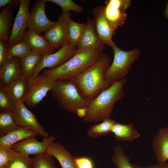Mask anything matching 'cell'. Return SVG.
<instances>
[{
  "label": "cell",
  "instance_id": "1",
  "mask_svg": "<svg viewBox=\"0 0 168 168\" xmlns=\"http://www.w3.org/2000/svg\"><path fill=\"white\" fill-rule=\"evenodd\" d=\"M111 64L103 52L93 64L79 76L71 79L81 96L89 102L106 89L105 75Z\"/></svg>",
  "mask_w": 168,
  "mask_h": 168
},
{
  "label": "cell",
  "instance_id": "2",
  "mask_svg": "<svg viewBox=\"0 0 168 168\" xmlns=\"http://www.w3.org/2000/svg\"><path fill=\"white\" fill-rule=\"evenodd\" d=\"M124 78L104 90L89 102L83 120L85 123H98L110 118L115 103L125 96L123 87L126 83Z\"/></svg>",
  "mask_w": 168,
  "mask_h": 168
},
{
  "label": "cell",
  "instance_id": "3",
  "mask_svg": "<svg viewBox=\"0 0 168 168\" xmlns=\"http://www.w3.org/2000/svg\"><path fill=\"white\" fill-rule=\"evenodd\" d=\"M103 51L92 49H77L73 56L61 66L43 72L55 81L70 80L79 76L96 62Z\"/></svg>",
  "mask_w": 168,
  "mask_h": 168
},
{
  "label": "cell",
  "instance_id": "4",
  "mask_svg": "<svg viewBox=\"0 0 168 168\" xmlns=\"http://www.w3.org/2000/svg\"><path fill=\"white\" fill-rule=\"evenodd\" d=\"M50 92L61 107L73 114H77L78 110L86 109L89 104L70 80L55 81Z\"/></svg>",
  "mask_w": 168,
  "mask_h": 168
},
{
  "label": "cell",
  "instance_id": "5",
  "mask_svg": "<svg viewBox=\"0 0 168 168\" xmlns=\"http://www.w3.org/2000/svg\"><path fill=\"white\" fill-rule=\"evenodd\" d=\"M114 56L113 62L105 75L106 89L114 83L124 78L127 75L132 65L140 56L139 49H134L125 51L118 48L116 44L111 47Z\"/></svg>",
  "mask_w": 168,
  "mask_h": 168
},
{
  "label": "cell",
  "instance_id": "6",
  "mask_svg": "<svg viewBox=\"0 0 168 168\" xmlns=\"http://www.w3.org/2000/svg\"><path fill=\"white\" fill-rule=\"evenodd\" d=\"M49 75L42 72L27 79L24 103L30 107L37 106L52 89L55 82Z\"/></svg>",
  "mask_w": 168,
  "mask_h": 168
},
{
  "label": "cell",
  "instance_id": "7",
  "mask_svg": "<svg viewBox=\"0 0 168 168\" xmlns=\"http://www.w3.org/2000/svg\"><path fill=\"white\" fill-rule=\"evenodd\" d=\"M77 49V47L68 42L55 53L42 56L34 69L33 76H38L46 68L52 69L62 65L73 56Z\"/></svg>",
  "mask_w": 168,
  "mask_h": 168
},
{
  "label": "cell",
  "instance_id": "8",
  "mask_svg": "<svg viewBox=\"0 0 168 168\" xmlns=\"http://www.w3.org/2000/svg\"><path fill=\"white\" fill-rule=\"evenodd\" d=\"M70 12L62 11L58 20L44 33V36L56 49L69 42L68 23L71 18Z\"/></svg>",
  "mask_w": 168,
  "mask_h": 168
},
{
  "label": "cell",
  "instance_id": "9",
  "mask_svg": "<svg viewBox=\"0 0 168 168\" xmlns=\"http://www.w3.org/2000/svg\"><path fill=\"white\" fill-rule=\"evenodd\" d=\"M47 0H35L31 8L28 16V30L38 34L45 32L54 23L47 17L45 12Z\"/></svg>",
  "mask_w": 168,
  "mask_h": 168
},
{
  "label": "cell",
  "instance_id": "10",
  "mask_svg": "<svg viewBox=\"0 0 168 168\" xmlns=\"http://www.w3.org/2000/svg\"><path fill=\"white\" fill-rule=\"evenodd\" d=\"M13 115L19 126L34 131L44 138L49 136V133L39 122L35 114L27 108L23 101H20L16 105Z\"/></svg>",
  "mask_w": 168,
  "mask_h": 168
},
{
  "label": "cell",
  "instance_id": "11",
  "mask_svg": "<svg viewBox=\"0 0 168 168\" xmlns=\"http://www.w3.org/2000/svg\"><path fill=\"white\" fill-rule=\"evenodd\" d=\"M105 2V16L111 29L115 31L124 23L127 17L125 10L128 8L127 3L124 0H107Z\"/></svg>",
  "mask_w": 168,
  "mask_h": 168
},
{
  "label": "cell",
  "instance_id": "12",
  "mask_svg": "<svg viewBox=\"0 0 168 168\" xmlns=\"http://www.w3.org/2000/svg\"><path fill=\"white\" fill-rule=\"evenodd\" d=\"M30 0H20V5L11 30L9 46L22 40L27 27Z\"/></svg>",
  "mask_w": 168,
  "mask_h": 168
},
{
  "label": "cell",
  "instance_id": "13",
  "mask_svg": "<svg viewBox=\"0 0 168 168\" xmlns=\"http://www.w3.org/2000/svg\"><path fill=\"white\" fill-rule=\"evenodd\" d=\"M36 136H31L13 145L11 148L30 156H34L46 152L49 145L55 142L56 138L53 135L44 138L42 141H38Z\"/></svg>",
  "mask_w": 168,
  "mask_h": 168
},
{
  "label": "cell",
  "instance_id": "14",
  "mask_svg": "<svg viewBox=\"0 0 168 168\" xmlns=\"http://www.w3.org/2000/svg\"><path fill=\"white\" fill-rule=\"evenodd\" d=\"M104 7L97 6L92 10L93 20L96 32L105 44L111 47L115 43L112 38L115 33L111 29L105 16Z\"/></svg>",
  "mask_w": 168,
  "mask_h": 168
},
{
  "label": "cell",
  "instance_id": "15",
  "mask_svg": "<svg viewBox=\"0 0 168 168\" xmlns=\"http://www.w3.org/2000/svg\"><path fill=\"white\" fill-rule=\"evenodd\" d=\"M0 67V83L5 86L23 77L20 59L18 58H7Z\"/></svg>",
  "mask_w": 168,
  "mask_h": 168
},
{
  "label": "cell",
  "instance_id": "16",
  "mask_svg": "<svg viewBox=\"0 0 168 168\" xmlns=\"http://www.w3.org/2000/svg\"><path fill=\"white\" fill-rule=\"evenodd\" d=\"M84 33L77 49H92L103 51L105 44L97 34L93 20L88 18Z\"/></svg>",
  "mask_w": 168,
  "mask_h": 168
},
{
  "label": "cell",
  "instance_id": "17",
  "mask_svg": "<svg viewBox=\"0 0 168 168\" xmlns=\"http://www.w3.org/2000/svg\"><path fill=\"white\" fill-rule=\"evenodd\" d=\"M22 40L28 44L32 51L42 56L53 53L55 49L44 35L29 30L26 31Z\"/></svg>",
  "mask_w": 168,
  "mask_h": 168
},
{
  "label": "cell",
  "instance_id": "18",
  "mask_svg": "<svg viewBox=\"0 0 168 168\" xmlns=\"http://www.w3.org/2000/svg\"><path fill=\"white\" fill-rule=\"evenodd\" d=\"M152 146L158 164L166 163L168 160V126L159 130Z\"/></svg>",
  "mask_w": 168,
  "mask_h": 168
},
{
  "label": "cell",
  "instance_id": "19",
  "mask_svg": "<svg viewBox=\"0 0 168 168\" xmlns=\"http://www.w3.org/2000/svg\"><path fill=\"white\" fill-rule=\"evenodd\" d=\"M46 152L54 157L58 161L62 168H77L74 157L59 142H54L51 143Z\"/></svg>",
  "mask_w": 168,
  "mask_h": 168
},
{
  "label": "cell",
  "instance_id": "20",
  "mask_svg": "<svg viewBox=\"0 0 168 168\" xmlns=\"http://www.w3.org/2000/svg\"><path fill=\"white\" fill-rule=\"evenodd\" d=\"M37 135L34 131L19 126L16 129L0 137V147H11L16 143Z\"/></svg>",
  "mask_w": 168,
  "mask_h": 168
},
{
  "label": "cell",
  "instance_id": "21",
  "mask_svg": "<svg viewBox=\"0 0 168 168\" xmlns=\"http://www.w3.org/2000/svg\"><path fill=\"white\" fill-rule=\"evenodd\" d=\"M27 79L22 77L10 84H2L6 93L16 106L20 101H23L26 91Z\"/></svg>",
  "mask_w": 168,
  "mask_h": 168
},
{
  "label": "cell",
  "instance_id": "22",
  "mask_svg": "<svg viewBox=\"0 0 168 168\" xmlns=\"http://www.w3.org/2000/svg\"><path fill=\"white\" fill-rule=\"evenodd\" d=\"M111 132L118 140L132 142L140 136L132 124H124L116 122L111 129Z\"/></svg>",
  "mask_w": 168,
  "mask_h": 168
},
{
  "label": "cell",
  "instance_id": "23",
  "mask_svg": "<svg viewBox=\"0 0 168 168\" xmlns=\"http://www.w3.org/2000/svg\"><path fill=\"white\" fill-rule=\"evenodd\" d=\"M13 12L9 6L5 7L0 13V40L8 43L13 19Z\"/></svg>",
  "mask_w": 168,
  "mask_h": 168
},
{
  "label": "cell",
  "instance_id": "24",
  "mask_svg": "<svg viewBox=\"0 0 168 168\" xmlns=\"http://www.w3.org/2000/svg\"><path fill=\"white\" fill-rule=\"evenodd\" d=\"M42 56L32 51L22 58L20 59L23 76L27 79L33 76L34 69Z\"/></svg>",
  "mask_w": 168,
  "mask_h": 168
},
{
  "label": "cell",
  "instance_id": "25",
  "mask_svg": "<svg viewBox=\"0 0 168 168\" xmlns=\"http://www.w3.org/2000/svg\"><path fill=\"white\" fill-rule=\"evenodd\" d=\"M86 26L85 23H78L70 19L68 23V37L69 42L71 44L77 47Z\"/></svg>",
  "mask_w": 168,
  "mask_h": 168
},
{
  "label": "cell",
  "instance_id": "26",
  "mask_svg": "<svg viewBox=\"0 0 168 168\" xmlns=\"http://www.w3.org/2000/svg\"><path fill=\"white\" fill-rule=\"evenodd\" d=\"M116 122L110 118L106 119L100 123L91 126L88 128L87 133L93 138L107 135L111 132V129Z\"/></svg>",
  "mask_w": 168,
  "mask_h": 168
},
{
  "label": "cell",
  "instance_id": "27",
  "mask_svg": "<svg viewBox=\"0 0 168 168\" xmlns=\"http://www.w3.org/2000/svg\"><path fill=\"white\" fill-rule=\"evenodd\" d=\"M32 158L29 155L14 150L11 160L4 168H32Z\"/></svg>",
  "mask_w": 168,
  "mask_h": 168
},
{
  "label": "cell",
  "instance_id": "28",
  "mask_svg": "<svg viewBox=\"0 0 168 168\" xmlns=\"http://www.w3.org/2000/svg\"><path fill=\"white\" fill-rule=\"evenodd\" d=\"M19 127L13 113L0 110V132L2 134V136L16 129Z\"/></svg>",
  "mask_w": 168,
  "mask_h": 168
},
{
  "label": "cell",
  "instance_id": "29",
  "mask_svg": "<svg viewBox=\"0 0 168 168\" xmlns=\"http://www.w3.org/2000/svg\"><path fill=\"white\" fill-rule=\"evenodd\" d=\"M111 161L117 168H134L133 164L130 162V159L119 145L114 147Z\"/></svg>",
  "mask_w": 168,
  "mask_h": 168
},
{
  "label": "cell",
  "instance_id": "30",
  "mask_svg": "<svg viewBox=\"0 0 168 168\" xmlns=\"http://www.w3.org/2000/svg\"><path fill=\"white\" fill-rule=\"evenodd\" d=\"M32 50L28 44L23 40L9 46L7 52V58L16 57L21 59Z\"/></svg>",
  "mask_w": 168,
  "mask_h": 168
},
{
  "label": "cell",
  "instance_id": "31",
  "mask_svg": "<svg viewBox=\"0 0 168 168\" xmlns=\"http://www.w3.org/2000/svg\"><path fill=\"white\" fill-rule=\"evenodd\" d=\"M32 168H57L53 157L46 152L34 156Z\"/></svg>",
  "mask_w": 168,
  "mask_h": 168
},
{
  "label": "cell",
  "instance_id": "32",
  "mask_svg": "<svg viewBox=\"0 0 168 168\" xmlns=\"http://www.w3.org/2000/svg\"><path fill=\"white\" fill-rule=\"evenodd\" d=\"M47 2L54 3L58 5L62 11L69 12L72 11L77 13L83 12V7L75 3L72 0H47Z\"/></svg>",
  "mask_w": 168,
  "mask_h": 168
},
{
  "label": "cell",
  "instance_id": "33",
  "mask_svg": "<svg viewBox=\"0 0 168 168\" xmlns=\"http://www.w3.org/2000/svg\"><path fill=\"white\" fill-rule=\"evenodd\" d=\"M16 106L8 96L1 84H0V109L1 110L11 112L13 114Z\"/></svg>",
  "mask_w": 168,
  "mask_h": 168
},
{
  "label": "cell",
  "instance_id": "34",
  "mask_svg": "<svg viewBox=\"0 0 168 168\" xmlns=\"http://www.w3.org/2000/svg\"><path fill=\"white\" fill-rule=\"evenodd\" d=\"M14 150L11 147H0V168H4L11 160Z\"/></svg>",
  "mask_w": 168,
  "mask_h": 168
},
{
  "label": "cell",
  "instance_id": "35",
  "mask_svg": "<svg viewBox=\"0 0 168 168\" xmlns=\"http://www.w3.org/2000/svg\"><path fill=\"white\" fill-rule=\"evenodd\" d=\"M74 161L77 168H95L93 161L88 157H75Z\"/></svg>",
  "mask_w": 168,
  "mask_h": 168
},
{
  "label": "cell",
  "instance_id": "36",
  "mask_svg": "<svg viewBox=\"0 0 168 168\" xmlns=\"http://www.w3.org/2000/svg\"><path fill=\"white\" fill-rule=\"evenodd\" d=\"M7 43L0 40V66L7 58V52L9 48Z\"/></svg>",
  "mask_w": 168,
  "mask_h": 168
},
{
  "label": "cell",
  "instance_id": "37",
  "mask_svg": "<svg viewBox=\"0 0 168 168\" xmlns=\"http://www.w3.org/2000/svg\"><path fill=\"white\" fill-rule=\"evenodd\" d=\"M20 2V0H0V7L9 6L12 9H19Z\"/></svg>",
  "mask_w": 168,
  "mask_h": 168
},
{
  "label": "cell",
  "instance_id": "38",
  "mask_svg": "<svg viewBox=\"0 0 168 168\" xmlns=\"http://www.w3.org/2000/svg\"><path fill=\"white\" fill-rule=\"evenodd\" d=\"M133 165L134 168H168V163L166 162L147 166H141L135 164H133Z\"/></svg>",
  "mask_w": 168,
  "mask_h": 168
},
{
  "label": "cell",
  "instance_id": "39",
  "mask_svg": "<svg viewBox=\"0 0 168 168\" xmlns=\"http://www.w3.org/2000/svg\"><path fill=\"white\" fill-rule=\"evenodd\" d=\"M164 16L168 21V1L166 3V8L164 13Z\"/></svg>",
  "mask_w": 168,
  "mask_h": 168
}]
</instances>
